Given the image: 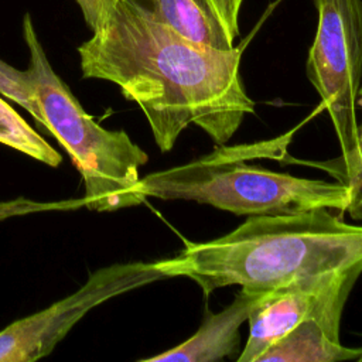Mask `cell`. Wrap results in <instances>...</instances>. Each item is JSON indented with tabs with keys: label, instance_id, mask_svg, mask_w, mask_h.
<instances>
[{
	"label": "cell",
	"instance_id": "1",
	"mask_svg": "<svg viewBox=\"0 0 362 362\" xmlns=\"http://www.w3.org/2000/svg\"><path fill=\"white\" fill-rule=\"evenodd\" d=\"M78 54L85 79L113 82L140 106L163 153L191 124L222 146L255 112L240 48L195 44L139 0H115Z\"/></svg>",
	"mask_w": 362,
	"mask_h": 362
},
{
	"label": "cell",
	"instance_id": "2",
	"mask_svg": "<svg viewBox=\"0 0 362 362\" xmlns=\"http://www.w3.org/2000/svg\"><path fill=\"white\" fill-rule=\"evenodd\" d=\"M157 264L167 279H191L205 296L226 286L266 291L321 273L362 270V226L328 208L252 215L226 235L187 242Z\"/></svg>",
	"mask_w": 362,
	"mask_h": 362
},
{
	"label": "cell",
	"instance_id": "3",
	"mask_svg": "<svg viewBox=\"0 0 362 362\" xmlns=\"http://www.w3.org/2000/svg\"><path fill=\"white\" fill-rule=\"evenodd\" d=\"M291 134L233 147L222 144L189 163L150 173L140 178L141 194L165 201H195L247 216L314 208L345 212L349 191L338 181L301 178L247 164L252 158L281 160Z\"/></svg>",
	"mask_w": 362,
	"mask_h": 362
},
{
	"label": "cell",
	"instance_id": "4",
	"mask_svg": "<svg viewBox=\"0 0 362 362\" xmlns=\"http://www.w3.org/2000/svg\"><path fill=\"white\" fill-rule=\"evenodd\" d=\"M24 40L30 51V72L40 109V127L51 133L69 154L79 171L86 208L112 212L143 204L140 167L147 153L123 130H107L89 116L69 86L55 74L37 37L33 20L25 14Z\"/></svg>",
	"mask_w": 362,
	"mask_h": 362
},
{
	"label": "cell",
	"instance_id": "5",
	"mask_svg": "<svg viewBox=\"0 0 362 362\" xmlns=\"http://www.w3.org/2000/svg\"><path fill=\"white\" fill-rule=\"evenodd\" d=\"M318 23L307 78L328 110L342 153L359 140L362 86V0H314Z\"/></svg>",
	"mask_w": 362,
	"mask_h": 362
},
{
	"label": "cell",
	"instance_id": "6",
	"mask_svg": "<svg viewBox=\"0 0 362 362\" xmlns=\"http://www.w3.org/2000/svg\"><path fill=\"white\" fill-rule=\"evenodd\" d=\"M167 279L156 262L115 263L89 274L75 293L0 331V362H34L49 355L71 328L102 303Z\"/></svg>",
	"mask_w": 362,
	"mask_h": 362
},
{
	"label": "cell",
	"instance_id": "7",
	"mask_svg": "<svg viewBox=\"0 0 362 362\" xmlns=\"http://www.w3.org/2000/svg\"><path fill=\"white\" fill-rule=\"evenodd\" d=\"M362 270L329 272L262 291L249 311V337L238 362H257L266 349L303 320L345 307Z\"/></svg>",
	"mask_w": 362,
	"mask_h": 362
},
{
	"label": "cell",
	"instance_id": "8",
	"mask_svg": "<svg viewBox=\"0 0 362 362\" xmlns=\"http://www.w3.org/2000/svg\"><path fill=\"white\" fill-rule=\"evenodd\" d=\"M262 291L242 288L233 301L219 313L208 314L188 339L143 362H216L239 351V328Z\"/></svg>",
	"mask_w": 362,
	"mask_h": 362
},
{
	"label": "cell",
	"instance_id": "9",
	"mask_svg": "<svg viewBox=\"0 0 362 362\" xmlns=\"http://www.w3.org/2000/svg\"><path fill=\"white\" fill-rule=\"evenodd\" d=\"M342 308H334L303 320L270 345L257 362H342L358 361L362 348L339 342Z\"/></svg>",
	"mask_w": 362,
	"mask_h": 362
},
{
	"label": "cell",
	"instance_id": "10",
	"mask_svg": "<svg viewBox=\"0 0 362 362\" xmlns=\"http://www.w3.org/2000/svg\"><path fill=\"white\" fill-rule=\"evenodd\" d=\"M158 20L184 38L216 49H232L235 45L204 0H153Z\"/></svg>",
	"mask_w": 362,
	"mask_h": 362
},
{
	"label": "cell",
	"instance_id": "11",
	"mask_svg": "<svg viewBox=\"0 0 362 362\" xmlns=\"http://www.w3.org/2000/svg\"><path fill=\"white\" fill-rule=\"evenodd\" d=\"M0 143L47 165L57 167L62 156L0 98Z\"/></svg>",
	"mask_w": 362,
	"mask_h": 362
},
{
	"label": "cell",
	"instance_id": "12",
	"mask_svg": "<svg viewBox=\"0 0 362 362\" xmlns=\"http://www.w3.org/2000/svg\"><path fill=\"white\" fill-rule=\"evenodd\" d=\"M305 164L321 167L334 177L335 181L346 185L349 201L345 211L352 219L362 221V132H359L356 144L351 150L342 153L338 158Z\"/></svg>",
	"mask_w": 362,
	"mask_h": 362
},
{
	"label": "cell",
	"instance_id": "13",
	"mask_svg": "<svg viewBox=\"0 0 362 362\" xmlns=\"http://www.w3.org/2000/svg\"><path fill=\"white\" fill-rule=\"evenodd\" d=\"M0 93L23 106L40 124L41 115L27 69L20 71L0 59Z\"/></svg>",
	"mask_w": 362,
	"mask_h": 362
},
{
	"label": "cell",
	"instance_id": "14",
	"mask_svg": "<svg viewBox=\"0 0 362 362\" xmlns=\"http://www.w3.org/2000/svg\"><path fill=\"white\" fill-rule=\"evenodd\" d=\"M230 42L239 35V13L243 0H204Z\"/></svg>",
	"mask_w": 362,
	"mask_h": 362
},
{
	"label": "cell",
	"instance_id": "15",
	"mask_svg": "<svg viewBox=\"0 0 362 362\" xmlns=\"http://www.w3.org/2000/svg\"><path fill=\"white\" fill-rule=\"evenodd\" d=\"M75 1L78 3L82 11V16L90 30L102 20V17L106 14V11H109L112 4L115 3V0H75Z\"/></svg>",
	"mask_w": 362,
	"mask_h": 362
},
{
	"label": "cell",
	"instance_id": "16",
	"mask_svg": "<svg viewBox=\"0 0 362 362\" xmlns=\"http://www.w3.org/2000/svg\"><path fill=\"white\" fill-rule=\"evenodd\" d=\"M358 107H361V109H362V86H361L359 96H358ZM359 132H362V123L359 124Z\"/></svg>",
	"mask_w": 362,
	"mask_h": 362
},
{
	"label": "cell",
	"instance_id": "17",
	"mask_svg": "<svg viewBox=\"0 0 362 362\" xmlns=\"http://www.w3.org/2000/svg\"><path fill=\"white\" fill-rule=\"evenodd\" d=\"M358 361H359V362H362V355L358 358Z\"/></svg>",
	"mask_w": 362,
	"mask_h": 362
},
{
	"label": "cell",
	"instance_id": "18",
	"mask_svg": "<svg viewBox=\"0 0 362 362\" xmlns=\"http://www.w3.org/2000/svg\"><path fill=\"white\" fill-rule=\"evenodd\" d=\"M148 1H151V3H153V0H148Z\"/></svg>",
	"mask_w": 362,
	"mask_h": 362
}]
</instances>
